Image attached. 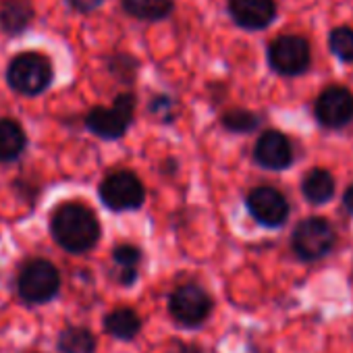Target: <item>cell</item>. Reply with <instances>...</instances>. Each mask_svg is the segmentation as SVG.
<instances>
[{
	"instance_id": "cell-1",
	"label": "cell",
	"mask_w": 353,
	"mask_h": 353,
	"mask_svg": "<svg viewBox=\"0 0 353 353\" xmlns=\"http://www.w3.org/2000/svg\"><path fill=\"white\" fill-rule=\"evenodd\" d=\"M50 233L69 254H85L100 239V223L88 206L69 202L54 210Z\"/></svg>"
},
{
	"instance_id": "cell-2",
	"label": "cell",
	"mask_w": 353,
	"mask_h": 353,
	"mask_svg": "<svg viewBox=\"0 0 353 353\" xmlns=\"http://www.w3.org/2000/svg\"><path fill=\"white\" fill-rule=\"evenodd\" d=\"M52 65L48 57L40 52H21L17 54L9 69L7 81L9 85L23 96H38L52 83Z\"/></svg>"
},
{
	"instance_id": "cell-3",
	"label": "cell",
	"mask_w": 353,
	"mask_h": 353,
	"mask_svg": "<svg viewBox=\"0 0 353 353\" xmlns=\"http://www.w3.org/2000/svg\"><path fill=\"white\" fill-rule=\"evenodd\" d=\"M61 287V274L57 266L48 260H30L17 276V291L28 303L50 301Z\"/></svg>"
},
{
	"instance_id": "cell-4",
	"label": "cell",
	"mask_w": 353,
	"mask_h": 353,
	"mask_svg": "<svg viewBox=\"0 0 353 353\" xmlns=\"http://www.w3.org/2000/svg\"><path fill=\"white\" fill-rule=\"evenodd\" d=\"M135 98L131 94H121L110 108H92L85 117V127L102 139H119L125 135L133 121Z\"/></svg>"
},
{
	"instance_id": "cell-5",
	"label": "cell",
	"mask_w": 353,
	"mask_h": 353,
	"mask_svg": "<svg viewBox=\"0 0 353 353\" xmlns=\"http://www.w3.org/2000/svg\"><path fill=\"white\" fill-rule=\"evenodd\" d=\"M98 194H100V200L104 202V206L114 212L135 210L145 200V190L139 181V176H135L129 170L110 172L100 183Z\"/></svg>"
},
{
	"instance_id": "cell-6",
	"label": "cell",
	"mask_w": 353,
	"mask_h": 353,
	"mask_svg": "<svg viewBox=\"0 0 353 353\" xmlns=\"http://www.w3.org/2000/svg\"><path fill=\"white\" fill-rule=\"evenodd\" d=\"M268 63L272 71L285 77L301 75L312 63L310 44L301 36H281L268 46Z\"/></svg>"
},
{
	"instance_id": "cell-7",
	"label": "cell",
	"mask_w": 353,
	"mask_h": 353,
	"mask_svg": "<svg viewBox=\"0 0 353 353\" xmlns=\"http://www.w3.org/2000/svg\"><path fill=\"white\" fill-rule=\"evenodd\" d=\"M170 316L183 326H200L212 312V297L198 285H183L168 297Z\"/></svg>"
},
{
	"instance_id": "cell-8",
	"label": "cell",
	"mask_w": 353,
	"mask_h": 353,
	"mask_svg": "<svg viewBox=\"0 0 353 353\" xmlns=\"http://www.w3.org/2000/svg\"><path fill=\"white\" fill-rule=\"evenodd\" d=\"M295 254L303 260H316L330 252L334 245V231L324 219H305L301 221L291 237Z\"/></svg>"
},
{
	"instance_id": "cell-9",
	"label": "cell",
	"mask_w": 353,
	"mask_h": 353,
	"mask_svg": "<svg viewBox=\"0 0 353 353\" xmlns=\"http://www.w3.org/2000/svg\"><path fill=\"white\" fill-rule=\"evenodd\" d=\"M316 119L328 129H341L353 121V94L347 88L330 85L316 100Z\"/></svg>"
},
{
	"instance_id": "cell-10",
	"label": "cell",
	"mask_w": 353,
	"mask_h": 353,
	"mask_svg": "<svg viewBox=\"0 0 353 353\" xmlns=\"http://www.w3.org/2000/svg\"><path fill=\"white\" fill-rule=\"evenodd\" d=\"M248 210L264 227H281L289 219V202L279 190L268 185H260L250 192Z\"/></svg>"
},
{
	"instance_id": "cell-11",
	"label": "cell",
	"mask_w": 353,
	"mask_h": 353,
	"mask_svg": "<svg viewBox=\"0 0 353 353\" xmlns=\"http://www.w3.org/2000/svg\"><path fill=\"white\" fill-rule=\"evenodd\" d=\"M254 158L260 166L268 170H283L293 162V150L287 135L270 129L258 137L254 148Z\"/></svg>"
},
{
	"instance_id": "cell-12",
	"label": "cell",
	"mask_w": 353,
	"mask_h": 353,
	"mask_svg": "<svg viewBox=\"0 0 353 353\" xmlns=\"http://www.w3.org/2000/svg\"><path fill=\"white\" fill-rule=\"evenodd\" d=\"M229 13L243 30H264L276 17L274 0H229Z\"/></svg>"
},
{
	"instance_id": "cell-13",
	"label": "cell",
	"mask_w": 353,
	"mask_h": 353,
	"mask_svg": "<svg viewBox=\"0 0 353 353\" xmlns=\"http://www.w3.org/2000/svg\"><path fill=\"white\" fill-rule=\"evenodd\" d=\"M28 145L23 127L13 119H0V162L17 160Z\"/></svg>"
},
{
	"instance_id": "cell-14",
	"label": "cell",
	"mask_w": 353,
	"mask_h": 353,
	"mask_svg": "<svg viewBox=\"0 0 353 353\" xmlns=\"http://www.w3.org/2000/svg\"><path fill=\"white\" fill-rule=\"evenodd\" d=\"M34 19V9L28 0H7L0 7V28L7 34H21Z\"/></svg>"
},
{
	"instance_id": "cell-15",
	"label": "cell",
	"mask_w": 353,
	"mask_h": 353,
	"mask_svg": "<svg viewBox=\"0 0 353 353\" xmlns=\"http://www.w3.org/2000/svg\"><path fill=\"white\" fill-rule=\"evenodd\" d=\"M141 328V320L139 316L129 310V307H117L112 310L106 318H104V330L121 341H131L137 336Z\"/></svg>"
},
{
	"instance_id": "cell-16",
	"label": "cell",
	"mask_w": 353,
	"mask_h": 353,
	"mask_svg": "<svg viewBox=\"0 0 353 353\" xmlns=\"http://www.w3.org/2000/svg\"><path fill=\"white\" fill-rule=\"evenodd\" d=\"M301 192L310 204H324L334 194V179L332 174L324 168H314L303 176Z\"/></svg>"
},
{
	"instance_id": "cell-17",
	"label": "cell",
	"mask_w": 353,
	"mask_h": 353,
	"mask_svg": "<svg viewBox=\"0 0 353 353\" xmlns=\"http://www.w3.org/2000/svg\"><path fill=\"white\" fill-rule=\"evenodd\" d=\"M172 0H123V9L143 21H160L172 13Z\"/></svg>"
},
{
	"instance_id": "cell-18",
	"label": "cell",
	"mask_w": 353,
	"mask_h": 353,
	"mask_svg": "<svg viewBox=\"0 0 353 353\" xmlns=\"http://www.w3.org/2000/svg\"><path fill=\"white\" fill-rule=\"evenodd\" d=\"M59 351L61 353H94L96 339L88 328L69 326L59 336Z\"/></svg>"
},
{
	"instance_id": "cell-19",
	"label": "cell",
	"mask_w": 353,
	"mask_h": 353,
	"mask_svg": "<svg viewBox=\"0 0 353 353\" xmlns=\"http://www.w3.org/2000/svg\"><path fill=\"white\" fill-rule=\"evenodd\" d=\"M114 264L119 266V283L129 287L137 279V266L141 260V252L133 245H119L112 254Z\"/></svg>"
},
{
	"instance_id": "cell-20",
	"label": "cell",
	"mask_w": 353,
	"mask_h": 353,
	"mask_svg": "<svg viewBox=\"0 0 353 353\" xmlns=\"http://www.w3.org/2000/svg\"><path fill=\"white\" fill-rule=\"evenodd\" d=\"M328 46L336 59H341L343 63H353V28L343 26L332 30L328 38Z\"/></svg>"
},
{
	"instance_id": "cell-21",
	"label": "cell",
	"mask_w": 353,
	"mask_h": 353,
	"mask_svg": "<svg viewBox=\"0 0 353 353\" xmlns=\"http://www.w3.org/2000/svg\"><path fill=\"white\" fill-rule=\"evenodd\" d=\"M260 119L254 114V112H248V110H231L223 117V125L229 129V131H235V133H248V131H254L258 127Z\"/></svg>"
},
{
	"instance_id": "cell-22",
	"label": "cell",
	"mask_w": 353,
	"mask_h": 353,
	"mask_svg": "<svg viewBox=\"0 0 353 353\" xmlns=\"http://www.w3.org/2000/svg\"><path fill=\"white\" fill-rule=\"evenodd\" d=\"M104 0H69V5L79 13H94L98 7H102Z\"/></svg>"
},
{
	"instance_id": "cell-23",
	"label": "cell",
	"mask_w": 353,
	"mask_h": 353,
	"mask_svg": "<svg viewBox=\"0 0 353 353\" xmlns=\"http://www.w3.org/2000/svg\"><path fill=\"white\" fill-rule=\"evenodd\" d=\"M343 204H345V208L353 214V185L345 192V196H343Z\"/></svg>"
},
{
	"instance_id": "cell-24",
	"label": "cell",
	"mask_w": 353,
	"mask_h": 353,
	"mask_svg": "<svg viewBox=\"0 0 353 353\" xmlns=\"http://www.w3.org/2000/svg\"><path fill=\"white\" fill-rule=\"evenodd\" d=\"M181 353H202V351H200L198 347H183Z\"/></svg>"
}]
</instances>
